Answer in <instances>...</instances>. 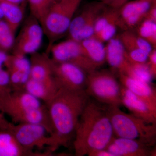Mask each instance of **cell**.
Here are the masks:
<instances>
[{"mask_svg":"<svg viewBox=\"0 0 156 156\" xmlns=\"http://www.w3.org/2000/svg\"><path fill=\"white\" fill-rule=\"evenodd\" d=\"M90 97L85 90L60 88L47 105L56 147H68L73 140L79 120Z\"/></svg>","mask_w":156,"mask_h":156,"instance_id":"cell-1","label":"cell"},{"mask_svg":"<svg viewBox=\"0 0 156 156\" xmlns=\"http://www.w3.org/2000/svg\"><path fill=\"white\" fill-rule=\"evenodd\" d=\"M107 105L89 98L79 120L73 140L76 156L105 149L115 137Z\"/></svg>","mask_w":156,"mask_h":156,"instance_id":"cell-2","label":"cell"},{"mask_svg":"<svg viewBox=\"0 0 156 156\" xmlns=\"http://www.w3.org/2000/svg\"><path fill=\"white\" fill-rule=\"evenodd\" d=\"M107 111L115 136L137 140L154 146L156 124H149L134 115L126 113L119 107L107 105Z\"/></svg>","mask_w":156,"mask_h":156,"instance_id":"cell-3","label":"cell"},{"mask_svg":"<svg viewBox=\"0 0 156 156\" xmlns=\"http://www.w3.org/2000/svg\"><path fill=\"white\" fill-rule=\"evenodd\" d=\"M80 4L73 0H57L45 15L41 24L48 39V54L55 42L67 33Z\"/></svg>","mask_w":156,"mask_h":156,"instance_id":"cell-4","label":"cell"},{"mask_svg":"<svg viewBox=\"0 0 156 156\" xmlns=\"http://www.w3.org/2000/svg\"><path fill=\"white\" fill-rule=\"evenodd\" d=\"M122 86L113 72L97 69L89 73L85 91L89 97L106 105H122Z\"/></svg>","mask_w":156,"mask_h":156,"instance_id":"cell-5","label":"cell"},{"mask_svg":"<svg viewBox=\"0 0 156 156\" xmlns=\"http://www.w3.org/2000/svg\"><path fill=\"white\" fill-rule=\"evenodd\" d=\"M10 131L22 147L31 152L34 148L48 147L51 151L57 149L55 140L44 126L36 124H14Z\"/></svg>","mask_w":156,"mask_h":156,"instance_id":"cell-6","label":"cell"},{"mask_svg":"<svg viewBox=\"0 0 156 156\" xmlns=\"http://www.w3.org/2000/svg\"><path fill=\"white\" fill-rule=\"evenodd\" d=\"M48 53H51L53 61L76 65L88 74L97 69L87 56L80 42L73 39L55 43Z\"/></svg>","mask_w":156,"mask_h":156,"instance_id":"cell-7","label":"cell"},{"mask_svg":"<svg viewBox=\"0 0 156 156\" xmlns=\"http://www.w3.org/2000/svg\"><path fill=\"white\" fill-rule=\"evenodd\" d=\"M106 6L100 1L86 5L76 16L73 17L67 33L69 39L81 42L93 37L96 19Z\"/></svg>","mask_w":156,"mask_h":156,"instance_id":"cell-8","label":"cell"},{"mask_svg":"<svg viewBox=\"0 0 156 156\" xmlns=\"http://www.w3.org/2000/svg\"><path fill=\"white\" fill-rule=\"evenodd\" d=\"M44 32L37 20L30 15L15 37L12 54L25 56L37 52L43 41Z\"/></svg>","mask_w":156,"mask_h":156,"instance_id":"cell-9","label":"cell"},{"mask_svg":"<svg viewBox=\"0 0 156 156\" xmlns=\"http://www.w3.org/2000/svg\"><path fill=\"white\" fill-rule=\"evenodd\" d=\"M52 60L53 78L59 88L85 90L88 73L83 69L69 62H56Z\"/></svg>","mask_w":156,"mask_h":156,"instance_id":"cell-10","label":"cell"},{"mask_svg":"<svg viewBox=\"0 0 156 156\" xmlns=\"http://www.w3.org/2000/svg\"><path fill=\"white\" fill-rule=\"evenodd\" d=\"M156 0L129 1L119 9V28L133 30L145 18Z\"/></svg>","mask_w":156,"mask_h":156,"instance_id":"cell-11","label":"cell"},{"mask_svg":"<svg viewBox=\"0 0 156 156\" xmlns=\"http://www.w3.org/2000/svg\"><path fill=\"white\" fill-rule=\"evenodd\" d=\"M137 140L115 136L106 148L115 156H154L156 148Z\"/></svg>","mask_w":156,"mask_h":156,"instance_id":"cell-12","label":"cell"},{"mask_svg":"<svg viewBox=\"0 0 156 156\" xmlns=\"http://www.w3.org/2000/svg\"><path fill=\"white\" fill-rule=\"evenodd\" d=\"M0 105L3 113L9 116L44 106L41 100L25 90L12 91L9 95L0 98Z\"/></svg>","mask_w":156,"mask_h":156,"instance_id":"cell-13","label":"cell"},{"mask_svg":"<svg viewBox=\"0 0 156 156\" xmlns=\"http://www.w3.org/2000/svg\"><path fill=\"white\" fill-rule=\"evenodd\" d=\"M121 94L122 105L127 108L132 113L131 114L149 124H156V112L145 102L122 86Z\"/></svg>","mask_w":156,"mask_h":156,"instance_id":"cell-14","label":"cell"},{"mask_svg":"<svg viewBox=\"0 0 156 156\" xmlns=\"http://www.w3.org/2000/svg\"><path fill=\"white\" fill-rule=\"evenodd\" d=\"M119 73L121 85L143 101L154 111L156 112V89L151 83L136 80L122 73Z\"/></svg>","mask_w":156,"mask_h":156,"instance_id":"cell-15","label":"cell"},{"mask_svg":"<svg viewBox=\"0 0 156 156\" xmlns=\"http://www.w3.org/2000/svg\"><path fill=\"white\" fill-rule=\"evenodd\" d=\"M30 61L29 78L44 83L55 81L53 76L52 58L48 54L36 52L31 54Z\"/></svg>","mask_w":156,"mask_h":156,"instance_id":"cell-16","label":"cell"},{"mask_svg":"<svg viewBox=\"0 0 156 156\" xmlns=\"http://www.w3.org/2000/svg\"><path fill=\"white\" fill-rule=\"evenodd\" d=\"M45 156L44 153L31 152L22 147L9 130H0V156Z\"/></svg>","mask_w":156,"mask_h":156,"instance_id":"cell-17","label":"cell"},{"mask_svg":"<svg viewBox=\"0 0 156 156\" xmlns=\"http://www.w3.org/2000/svg\"><path fill=\"white\" fill-rule=\"evenodd\" d=\"M60 89L56 81L44 83L29 78L26 83L24 90L48 105Z\"/></svg>","mask_w":156,"mask_h":156,"instance_id":"cell-18","label":"cell"},{"mask_svg":"<svg viewBox=\"0 0 156 156\" xmlns=\"http://www.w3.org/2000/svg\"><path fill=\"white\" fill-rule=\"evenodd\" d=\"M105 48L106 62L112 71L119 72L126 62L127 58L126 48L118 36L108 41Z\"/></svg>","mask_w":156,"mask_h":156,"instance_id":"cell-19","label":"cell"},{"mask_svg":"<svg viewBox=\"0 0 156 156\" xmlns=\"http://www.w3.org/2000/svg\"><path fill=\"white\" fill-rule=\"evenodd\" d=\"M26 5V2L16 5L0 0L3 19L15 33L24 19Z\"/></svg>","mask_w":156,"mask_h":156,"instance_id":"cell-20","label":"cell"},{"mask_svg":"<svg viewBox=\"0 0 156 156\" xmlns=\"http://www.w3.org/2000/svg\"><path fill=\"white\" fill-rule=\"evenodd\" d=\"M87 56L96 68L106 62L105 46L104 43L94 37L80 42Z\"/></svg>","mask_w":156,"mask_h":156,"instance_id":"cell-21","label":"cell"},{"mask_svg":"<svg viewBox=\"0 0 156 156\" xmlns=\"http://www.w3.org/2000/svg\"><path fill=\"white\" fill-rule=\"evenodd\" d=\"M118 73H122L128 76L139 80L151 83L153 77L149 68L147 62L135 63L126 60Z\"/></svg>","mask_w":156,"mask_h":156,"instance_id":"cell-22","label":"cell"},{"mask_svg":"<svg viewBox=\"0 0 156 156\" xmlns=\"http://www.w3.org/2000/svg\"><path fill=\"white\" fill-rule=\"evenodd\" d=\"M118 36L126 50L141 49L150 54L154 49L150 43L140 37L133 30L123 31L122 33Z\"/></svg>","mask_w":156,"mask_h":156,"instance_id":"cell-23","label":"cell"},{"mask_svg":"<svg viewBox=\"0 0 156 156\" xmlns=\"http://www.w3.org/2000/svg\"><path fill=\"white\" fill-rule=\"evenodd\" d=\"M114 22H117L119 23V9L106 6L96 19L93 36L98 33L107 25Z\"/></svg>","mask_w":156,"mask_h":156,"instance_id":"cell-24","label":"cell"},{"mask_svg":"<svg viewBox=\"0 0 156 156\" xmlns=\"http://www.w3.org/2000/svg\"><path fill=\"white\" fill-rule=\"evenodd\" d=\"M135 33L156 49V22L144 19L135 28Z\"/></svg>","mask_w":156,"mask_h":156,"instance_id":"cell-25","label":"cell"},{"mask_svg":"<svg viewBox=\"0 0 156 156\" xmlns=\"http://www.w3.org/2000/svg\"><path fill=\"white\" fill-rule=\"evenodd\" d=\"M57 0H27L30 15L41 22L45 15Z\"/></svg>","mask_w":156,"mask_h":156,"instance_id":"cell-26","label":"cell"},{"mask_svg":"<svg viewBox=\"0 0 156 156\" xmlns=\"http://www.w3.org/2000/svg\"><path fill=\"white\" fill-rule=\"evenodd\" d=\"M14 32L4 19L0 20V50L8 52L11 51L15 39Z\"/></svg>","mask_w":156,"mask_h":156,"instance_id":"cell-27","label":"cell"},{"mask_svg":"<svg viewBox=\"0 0 156 156\" xmlns=\"http://www.w3.org/2000/svg\"><path fill=\"white\" fill-rule=\"evenodd\" d=\"M119 23L117 22L112 23L104 27L98 33L93 36L102 43L107 42L110 39L115 36Z\"/></svg>","mask_w":156,"mask_h":156,"instance_id":"cell-28","label":"cell"},{"mask_svg":"<svg viewBox=\"0 0 156 156\" xmlns=\"http://www.w3.org/2000/svg\"><path fill=\"white\" fill-rule=\"evenodd\" d=\"M149 54L141 49H135L126 50L127 60L135 63H146L148 59Z\"/></svg>","mask_w":156,"mask_h":156,"instance_id":"cell-29","label":"cell"},{"mask_svg":"<svg viewBox=\"0 0 156 156\" xmlns=\"http://www.w3.org/2000/svg\"><path fill=\"white\" fill-rule=\"evenodd\" d=\"M147 64L152 76L155 78L156 76V50L154 49L150 53Z\"/></svg>","mask_w":156,"mask_h":156,"instance_id":"cell-30","label":"cell"},{"mask_svg":"<svg viewBox=\"0 0 156 156\" xmlns=\"http://www.w3.org/2000/svg\"><path fill=\"white\" fill-rule=\"evenodd\" d=\"M105 6L113 9H119L129 0H99Z\"/></svg>","mask_w":156,"mask_h":156,"instance_id":"cell-31","label":"cell"},{"mask_svg":"<svg viewBox=\"0 0 156 156\" xmlns=\"http://www.w3.org/2000/svg\"><path fill=\"white\" fill-rule=\"evenodd\" d=\"M13 123L9 122L5 116L0 105V130H10Z\"/></svg>","mask_w":156,"mask_h":156,"instance_id":"cell-32","label":"cell"},{"mask_svg":"<svg viewBox=\"0 0 156 156\" xmlns=\"http://www.w3.org/2000/svg\"><path fill=\"white\" fill-rule=\"evenodd\" d=\"M144 19L156 22V3L152 6L148 11Z\"/></svg>","mask_w":156,"mask_h":156,"instance_id":"cell-33","label":"cell"},{"mask_svg":"<svg viewBox=\"0 0 156 156\" xmlns=\"http://www.w3.org/2000/svg\"><path fill=\"white\" fill-rule=\"evenodd\" d=\"M89 156H115L113 154L106 149L96 151L90 154Z\"/></svg>","mask_w":156,"mask_h":156,"instance_id":"cell-34","label":"cell"},{"mask_svg":"<svg viewBox=\"0 0 156 156\" xmlns=\"http://www.w3.org/2000/svg\"><path fill=\"white\" fill-rule=\"evenodd\" d=\"M7 2L12 3V4H16V5H20L22 3L26 2V0H1Z\"/></svg>","mask_w":156,"mask_h":156,"instance_id":"cell-35","label":"cell"},{"mask_svg":"<svg viewBox=\"0 0 156 156\" xmlns=\"http://www.w3.org/2000/svg\"><path fill=\"white\" fill-rule=\"evenodd\" d=\"M3 19V15L1 6H0V20Z\"/></svg>","mask_w":156,"mask_h":156,"instance_id":"cell-36","label":"cell"},{"mask_svg":"<svg viewBox=\"0 0 156 156\" xmlns=\"http://www.w3.org/2000/svg\"><path fill=\"white\" fill-rule=\"evenodd\" d=\"M73 1H75V2H77L78 3H80L82 0H73Z\"/></svg>","mask_w":156,"mask_h":156,"instance_id":"cell-37","label":"cell"}]
</instances>
